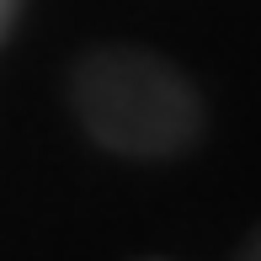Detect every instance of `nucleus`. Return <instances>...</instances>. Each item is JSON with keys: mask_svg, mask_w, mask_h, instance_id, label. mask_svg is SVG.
<instances>
[{"mask_svg": "<svg viewBox=\"0 0 261 261\" xmlns=\"http://www.w3.org/2000/svg\"><path fill=\"white\" fill-rule=\"evenodd\" d=\"M80 134L117 160H176L203 139L208 107L181 64L155 48L112 43L69 69Z\"/></svg>", "mask_w": 261, "mask_h": 261, "instance_id": "f257e3e1", "label": "nucleus"}, {"mask_svg": "<svg viewBox=\"0 0 261 261\" xmlns=\"http://www.w3.org/2000/svg\"><path fill=\"white\" fill-rule=\"evenodd\" d=\"M21 11H27V0H0V43L16 32V21H21Z\"/></svg>", "mask_w": 261, "mask_h": 261, "instance_id": "f03ea898", "label": "nucleus"}, {"mask_svg": "<svg viewBox=\"0 0 261 261\" xmlns=\"http://www.w3.org/2000/svg\"><path fill=\"white\" fill-rule=\"evenodd\" d=\"M240 256H251V261H261V229H251V240L240 245Z\"/></svg>", "mask_w": 261, "mask_h": 261, "instance_id": "7ed1b4c3", "label": "nucleus"}]
</instances>
